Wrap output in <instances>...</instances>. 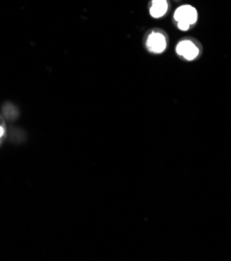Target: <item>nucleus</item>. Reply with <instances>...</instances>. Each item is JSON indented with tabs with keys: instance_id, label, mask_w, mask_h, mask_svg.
Instances as JSON below:
<instances>
[{
	"instance_id": "obj_1",
	"label": "nucleus",
	"mask_w": 231,
	"mask_h": 261,
	"mask_svg": "<svg viewBox=\"0 0 231 261\" xmlns=\"http://www.w3.org/2000/svg\"><path fill=\"white\" fill-rule=\"evenodd\" d=\"M198 13L195 8L191 6H183L178 8L174 13V20L178 23V29L181 31H188L191 26L196 23Z\"/></svg>"
},
{
	"instance_id": "obj_2",
	"label": "nucleus",
	"mask_w": 231,
	"mask_h": 261,
	"mask_svg": "<svg viewBox=\"0 0 231 261\" xmlns=\"http://www.w3.org/2000/svg\"><path fill=\"white\" fill-rule=\"evenodd\" d=\"M178 56L185 58L188 61L195 60L199 55L198 47L191 41H182L176 47Z\"/></svg>"
},
{
	"instance_id": "obj_3",
	"label": "nucleus",
	"mask_w": 231,
	"mask_h": 261,
	"mask_svg": "<svg viewBox=\"0 0 231 261\" xmlns=\"http://www.w3.org/2000/svg\"><path fill=\"white\" fill-rule=\"evenodd\" d=\"M167 47V41L161 33H152L147 39V48L153 54H162Z\"/></svg>"
},
{
	"instance_id": "obj_4",
	"label": "nucleus",
	"mask_w": 231,
	"mask_h": 261,
	"mask_svg": "<svg viewBox=\"0 0 231 261\" xmlns=\"http://www.w3.org/2000/svg\"><path fill=\"white\" fill-rule=\"evenodd\" d=\"M168 11L167 0H153L150 8V15L153 18H161Z\"/></svg>"
},
{
	"instance_id": "obj_5",
	"label": "nucleus",
	"mask_w": 231,
	"mask_h": 261,
	"mask_svg": "<svg viewBox=\"0 0 231 261\" xmlns=\"http://www.w3.org/2000/svg\"><path fill=\"white\" fill-rule=\"evenodd\" d=\"M6 135V127H5V123L4 121L2 120V118H0V144H2V141L4 139Z\"/></svg>"
}]
</instances>
